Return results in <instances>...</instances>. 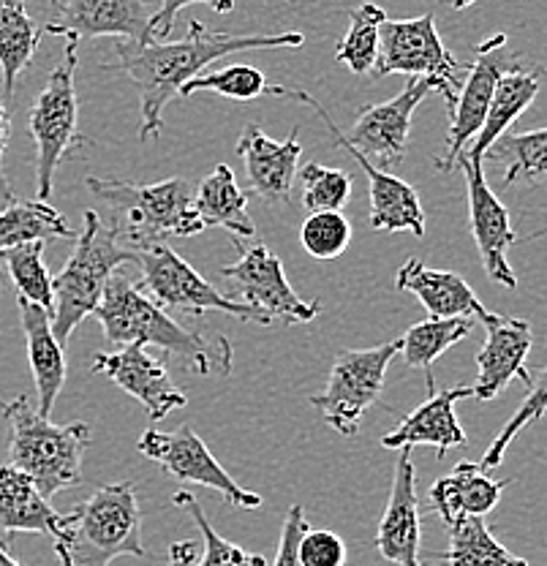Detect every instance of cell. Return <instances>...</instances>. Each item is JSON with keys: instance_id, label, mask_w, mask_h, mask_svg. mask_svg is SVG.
<instances>
[{"instance_id": "6da1fadb", "label": "cell", "mask_w": 547, "mask_h": 566, "mask_svg": "<svg viewBox=\"0 0 547 566\" xmlns=\"http://www.w3.org/2000/svg\"><path fill=\"white\" fill-rule=\"evenodd\" d=\"M303 33H213L199 20H188L186 39L172 44H156L150 41L117 39L115 55L120 66L139 87V104H143V126L139 139H158L164 126V109L180 96L182 85L199 74L210 63L245 50H278V46H303Z\"/></svg>"}, {"instance_id": "7a4b0ae2", "label": "cell", "mask_w": 547, "mask_h": 566, "mask_svg": "<svg viewBox=\"0 0 547 566\" xmlns=\"http://www.w3.org/2000/svg\"><path fill=\"white\" fill-rule=\"evenodd\" d=\"M93 316L104 327L109 344L115 346H158L161 352L175 354L197 374H232L234 354L232 344L221 335L208 338L186 329L175 322L156 300H150L139 286L123 275H112L104 289L102 303Z\"/></svg>"}, {"instance_id": "3957f363", "label": "cell", "mask_w": 547, "mask_h": 566, "mask_svg": "<svg viewBox=\"0 0 547 566\" xmlns=\"http://www.w3.org/2000/svg\"><path fill=\"white\" fill-rule=\"evenodd\" d=\"M52 547L61 566H109L120 556L143 558V515L132 482L98 488L63 515Z\"/></svg>"}, {"instance_id": "277c9868", "label": "cell", "mask_w": 547, "mask_h": 566, "mask_svg": "<svg viewBox=\"0 0 547 566\" xmlns=\"http://www.w3.org/2000/svg\"><path fill=\"white\" fill-rule=\"evenodd\" d=\"M6 422L11 428L9 463L25 471L44 499L76 488L82 482V460L91 447V424H55L33 409L31 398L0 400Z\"/></svg>"}, {"instance_id": "5b68a950", "label": "cell", "mask_w": 547, "mask_h": 566, "mask_svg": "<svg viewBox=\"0 0 547 566\" xmlns=\"http://www.w3.org/2000/svg\"><path fill=\"white\" fill-rule=\"evenodd\" d=\"M87 188L112 208L109 227L134 245L164 243L169 238H193L204 223L193 208V191L186 180L126 182L112 177H87Z\"/></svg>"}, {"instance_id": "8992f818", "label": "cell", "mask_w": 547, "mask_h": 566, "mask_svg": "<svg viewBox=\"0 0 547 566\" xmlns=\"http://www.w3.org/2000/svg\"><path fill=\"white\" fill-rule=\"evenodd\" d=\"M128 262H134V248H123L115 229L104 223L96 210H87L72 256L52 279V292H55L52 333L63 346L69 344L82 318L93 316L109 279Z\"/></svg>"}, {"instance_id": "52a82bcc", "label": "cell", "mask_w": 547, "mask_h": 566, "mask_svg": "<svg viewBox=\"0 0 547 566\" xmlns=\"http://www.w3.org/2000/svg\"><path fill=\"white\" fill-rule=\"evenodd\" d=\"M431 82L425 76H409V85L398 93L392 102L385 104H370L362 106L360 115H357L355 126H351L349 134L340 132L335 126V120L329 117V112L316 102L311 93L305 91H290V87H267V96L278 98H292V102L308 104L311 109H316V115L327 123L329 134L338 139H344L346 145L360 150L370 164H376L379 169H392L403 161L406 145H409L411 134V117H414V109L422 104V98L431 93Z\"/></svg>"}, {"instance_id": "ba28073f", "label": "cell", "mask_w": 547, "mask_h": 566, "mask_svg": "<svg viewBox=\"0 0 547 566\" xmlns=\"http://www.w3.org/2000/svg\"><path fill=\"white\" fill-rule=\"evenodd\" d=\"M76 46L80 41L66 39L63 61L46 76V85L41 87L28 115V128L36 142V199L50 197L57 167L72 156V150L87 145V137H82L76 126L80 120V102H76L74 87L76 63H80Z\"/></svg>"}, {"instance_id": "9c48e42d", "label": "cell", "mask_w": 547, "mask_h": 566, "mask_svg": "<svg viewBox=\"0 0 547 566\" xmlns=\"http://www.w3.org/2000/svg\"><path fill=\"white\" fill-rule=\"evenodd\" d=\"M466 71L469 66L457 63L441 41L433 14H422L417 20L387 17L381 22L379 57L370 69V80H381L387 74L425 76L433 91L441 93L444 102L452 106L466 80Z\"/></svg>"}, {"instance_id": "30bf717a", "label": "cell", "mask_w": 547, "mask_h": 566, "mask_svg": "<svg viewBox=\"0 0 547 566\" xmlns=\"http://www.w3.org/2000/svg\"><path fill=\"white\" fill-rule=\"evenodd\" d=\"M134 262L143 270L139 289L150 300H156L164 311H182V314L202 316L208 311H219L243 322L273 324L275 318L254 305L238 303V300L221 294L213 283H208L180 253L164 243L134 245Z\"/></svg>"}, {"instance_id": "8fae6325", "label": "cell", "mask_w": 547, "mask_h": 566, "mask_svg": "<svg viewBox=\"0 0 547 566\" xmlns=\"http://www.w3.org/2000/svg\"><path fill=\"white\" fill-rule=\"evenodd\" d=\"M401 352V338L376 349H349L335 357L327 387L311 395V406L340 436H355L360 420L385 389V376L392 357Z\"/></svg>"}, {"instance_id": "7c38bea8", "label": "cell", "mask_w": 547, "mask_h": 566, "mask_svg": "<svg viewBox=\"0 0 547 566\" xmlns=\"http://www.w3.org/2000/svg\"><path fill=\"white\" fill-rule=\"evenodd\" d=\"M137 450L147 460L161 465L172 480L210 488V491L221 493L229 504L240 506V510H259L262 506V495L240 488L238 480H232V474L215 460L213 452L204 447V441L199 439L197 430L188 422H182L172 433L147 428L139 436Z\"/></svg>"}, {"instance_id": "4fadbf2b", "label": "cell", "mask_w": 547, "mask_h": 566, "mask_svg": "<svg viewBox=\"0 0 547 566\" xmlns=\"http://www.w3.org/2000/svg\"><path fill=\"white\" fill-rule=\"evenodd\" d=\"M234 248L240 251V259L229 268L221 270V275L234 286L240 294V303L254 305L273 316L275 322L286 324H308L319 316V300H303L286 281L284 264L270 251L267 245L256 243L243 248V240L232 238Z\"/></svg>"}, {"instance_id": "5bb4252c", "label": "cell", "mask_w": 547, "mask_h": 566, "mask_svg": "<svg viewBox=\"0 0 547 566\" xmlns=\"http://www.w3.org/2000/svg\"><path fill=\"white\" fill-rule=\"evenodd\" d=\"M517 63H520V57L509 50L507 35L504 33L493 35V39L482 41L476 46V61L469 66L455 104L450 106V137H446L444 156L436 158L439 172L455 169L457 158L463 156V147L480 134L482 123H485L487 106H491L498 76L512 66H517Z\"/></svg>"}, {"instance_id": "9a60e30c", "label": "cell", "mask_w": 547, "mask_h": 566, "mask_svg": "<svg viewBox=\"0 0 547 566\" xmlns=\"http://www.w3.org/2000/svg\"><path fill=\"white\" fill-rule=\"evenodd\" d=\"M455 167H461L463 175H466L469 218H472V234L476 248H480L482 268L491 275V281L502 283V286L507 289H515L517 279L507 262L509 245L515 243L509 212L502 205V199L493 193V188L487 186L485 172H482V161L461 156Z\"/></svg>"}, {"instance_id": "2e32d148", "label": "cell", "mask_w": 547, "mask_h": 566, "mask_svg": "<svg viewBox=\"0 0 547 566\" xmlns=\"http://www.w3.org/2000/svg\"><path fill=\"white\" fill-rule=\"evenodd\" d=\"M46 33L91 41L98 35L150 41V14L145 0H50Z\"/></svg>"}, {"instance_id": "e0dca14e", "label": "cell", "mask_w": 547, "mask_h": 566, "mask_svg": "<svg viewBox=\"0 0 547 566\" xmlns=\"http://www.w3.org/2000/svg\"><path fill=\"white\" fill-rule=\"evenodd\" d=\"M93 374L107 376L123 392L137 398L152 422H161L164 417L188 403L186 392L175 385L167 368L158 359H152L139 344L123 346L120 352L96 354Z\"/></svg>"}, {"instance_id": "ac0fdd59", "label": "cell", "mask_w": 547, "mask_h": 566, "mask_svg": "<svg viewBox=\"0 0 547 566\" xmlns=\"http://www.w3.org/2000/svg\"><path fill=\"white\" fill-rule=\"evenodd\" d=\"M485 327V344L476 352V400H493L512 379L532 385V374L526 370V357L532 352L534 333L526 318H512L491 314L480 318Z\"/></svg>"}, {"instance_id": "d6986e66", "label": "cell", "mask_w": 547, "mask_h": 566, "mask_svg": "<svg viewBox=\"0 0 547 566\" xmlns=\"http://www.w3.org/2000/svg\"><path fill=\"white\" fill-rule=\"evenodd\" d=\"M420 501H417V471L411 447H401L392 493L376 531V551L392 566H428L420 558Z\"/></svg>"}, {"instance_id": "ffe728a7", "label": "cell", "mask_w": 547, "mask_h": 566, "mask_svg": "<svg viewBox=\"0 0 547 566\" xmlns=\"http://www.w3.org/2000/svg\"><path fill=\"white\" fill-rule=\"evenodd\" d=\"M428 389L431 398L417 406L392 433L381 439L385 450H401V447H436V458H444L452 447H466V430L461 428L455 415V403L463 398H474V387H452L444 392L433 389V376L428 370Z\"/></svg>"}, {"instance_id": "44dd1931", "label": "cell", "mask_w": 547, "mask_h": 566, "mask_svg": "<svg viewBox=\"0 0 547 566\" xmlns=\"http://www.w3.org/2000/svg\"><path fill=\"white\" fill-rule=\"evenodd\" d=\"M238 153L243 156L249 186L256 197H262L267 205L290 202L299 153H303L297 128H292L290 139L275 142L256 123H245L238 142Z\"/></svg>"}, {"instance_id": "7402d4cb", "label": "cell", "mask_w": 547, "mask_h": 566, "mask_svg": "<svg viewBox=\"0 0 547 566\" xmlns=\"http://www.w3.org/2000/svg\"><path fill=\"white\" fill-rule=\"evenodd\" d=\"M22 333H25L28 363L39 392V415L50 417L57 395L66 385V346L52 333V316L25 297H17Z\"/></svg>"}, {"instance_id": "603a6c76", "label": "cell", "mask_w": 547, "mask_h": 566, "mask_svg": "<svg viewBox=\"0 0 547 566\" xmlns=\"http://www.w3.org/2000/svg\"><path fill=\"white\" fill-rule=\"evenodd\" d=\"M344 150L351 153L357 164L365 169L370 182V227L376 232H411L414 238H425V212H422L420 193L414 186L403 182L401 177L387 175L376 164H370L360 150L335 137Z\"/></svg>"}, {"instance_id": "cb8c5ba5", "label": "cell", "mask_w": 547, "mask_h": 566, "mask_svg": "<svg viewBox=\"0 0 547 566\" xmlns=\"http://www.w3.org/2000/svg\"><path fill=\"white\" fill-rule=\"evenodd\" d=\"M396 289L411 292L428 311V316L450 318V316H466L482 318L487 314L485 305L472 292L466 281L450 270H433L422 264L420 259H409L396 275Z\"/></svg>"}, {"instance_id": "d4e9b609", "label": "cell", "mask_w": 547, "mask_h": 566, "mask_svg": "<svg viewBox=\"0 0 547 566\" xmlns=\"http://www.w3.org/2000/svg\"><path fill=\"white\" fill-rule=\"evenodd\" d=\"M63 526L61 512L52 510L31 476L17 465H0V534L9 542L17 534L55 536Z\"/></svg>"}, {"instance_id": "484cf974", "label": "cell", "mask_w": 547, "mask_h": 566, "mask_svg": "<svg viewBox=\"0 0 547 566\" xmlns=\"http://www.w3.org/2000/svg\"><path fill=\"white\" fill-rule=\"evenodd\" d=\"M507 482H498L487 476L480 463H457L455 469L431 488V512L444 521V526L461 521V517L476 515L485 517L487 512L496 510L502 501Z\"/></svg>"}, {"instance_id": "4316f807", "label": "cell", "mask_w": 547, "mask_h": 566, "mask_svg": "<svg viewBox=\"0 0 547 566\" xmlns=\"http://www.w3.org/2000/svg\"><path fill=\"white\" fill-rule=\"evenodd\" d=\"M539 85H543V69L539 66L517 63V66L504 71L496 82V91H493L485 123H482L480 134L474 137L472 150L466 156L474 158V161H485V153L491 150L493 142L502 137V134H507L512 123L534 104Z\"/></svg>"}, {"instance_id": "83f0119b", "label": "cell", "mask_w": 547, "mask_h": 566, "mask_svg": "<svg viewBox=\"0 0 547 566\" xmlns=\"http://www.w3.org/2000/svg\"><path fill=\"white\" fill-rule=\"evenodd\" d=\"M193 208L204 227L227 229L232 238H254L256 227L249 216V197L240 191L234 172L227 164H219L193 193Z\"/></svg>"}, {"instance_id": "f1b7e54d", "label": "cell", "mask_w": 547, "mask_h": 566, "mask_svg": "<svg viewBox=\"0 0 547 566\" xmlns=\"http://www.w3.org/2000/svg\"><path fill=\"white\" fill-rule=\"evenodd\" d=\"M41 28L28 14L25 0H0V76L6 98H14L17 80L31 66Z\"/></svg>"}, {"instance_id": "f546056e", "label": "cell", "mask_w": 547, "mask_h": 566, "mask_svg": "<svg viewBox=\"0 0 547 566\" xmlns=\"http://www.w3.org/2000/svg\"><path fill=\"white\" fill-rule=\"evenodd\" d=\"M450 547L441 553L446 566H528L526 558L509 553L487 528L485 517H461L450 523Z\"/></svg>"}, {"instance_id": "4dcf8cb0", "label": "cell", "mask_w": 547, "mask_h": 566, "mask_svg": "<svg viewBox=\"0 0 547 566\" xmlns=\"http://www.w3.org/2000/svg\"><path fill=\"white\" fill-rule=\"evenodd\" d=\"M74 238L72 227L46 199H31V202H6L0 210V251L33 240H61Z\"/></svg>"}, {"instance_id": "1f68e13d", "label": "cell", "mask_w": 547, "mask_h": 566, "mask_svg": "<svg viewBox=\"0 0 547 566\" xmlns=\"http://www.w3.org/2000/svg\"><path fill=\"white\" fill-rule=\"evenodd\" d=\"M469 333H472V318L428 316L425 322L414 324L401 338V354L406 365L417 370H428L441 354L461 344Z\"/></svg>"}, {"instance_id": "d6a6232c", "label": "cell", "mask_w": 547, "mask_h": 566, "mask_svg": "<svg viewBox=\"0 0 547 566\" xmlns=\"http://www.w3.org/2000/svg\"><path fill=\"white\" fill-rule=\"evenodd\" d=\"M387 11L376 3H362L349 9V31L338 41L335 61L351 74H370L379 57V31Z\"/></svg>"}, {"instance_id": "836d02e7", "label": "cell", "mask_w": 547, "mask_h": 566, "mask_svg": "<svg viewBox=\"0 0 547 566\" xmlns=\"http://www.w3.org/2000/svg\"><path fill=\"white\" fill-rule=\"evenodd\" d=\"M11 281H14L17 297H25L41 305L52 316L55 308V292H52V275L44 264V240L20 243L0 251Z\"/></svg>"}, {"instance_id": "e575fe53", "label": "cell", "mask_w": 547, "mask_h": 566, "mask_svg": "<svg viewBox=\"0 0 547 566\" xmlns=\"http://www.w3.org/2000/svg\"><path fill=\"white\" fill-rule=\"evenodd\" d=\"M485 158L509 161L504 182H537L547 177V128L526 134H502L485 153Z\"/></svg>"}, {"instance_id": "d590c367", "label": "cell", "mask_w": 547, "mask_h": 566, "mask_svg": "<svg viewBox=\"0 0 547 566\" xmlns=\"http://www.w3.org/2000/svg\"><path fill=\"white\" fill-rule=\"evenodd\" d=\"M172 504L180 506V510H186L188 515L193 517V523H197L199 531H202L204 551L199 553L197 566H267L264 556L243 551V547L234 545V542L223 539L219 531L210 526L208 515H204L202 504H199V499L193 493H186V491L175 493Z\"/></svg>"}, {"instance_id": "8d00e7d4", "label": "cell", "mask_w": 547, "mask_h": 566, "mask_svg": "<svg viewBox=\"0 0 547 566\" xmlns=\"http://www.w3.org/2000/svg\"><path fill=\"white\" fill-rule=\"evenodd\" d=\"M267 80L264 74L254 66H245V63H232V66L213 71V74L193 76L182 85L180 96L188 98L199 91L219 93L223 98H232V102H254L259 96H267Z\"/></svg>"}, {"instance_id": "74e56055", "label": "cell", "mask_w": 547, "mask_h": 566, "mask_svg": "<svg viewBox=\"0 0 547 566\" xmlns=\"http://www.w3.org/2000/svg\"><path fill=\"white\" fill-rule=\"evenodd\" d=\"M299 243L305 253L319 262H333L351 243V223L340 210L311 212L299 227Z\"/></svg>"}, {"instance_id": "f35d334b", "label": "cell", "mask_w": 547, "mask_h": 566, "mask_svg": "<svg viewBox=\"0 0 547 566\" xmlns=\"http://www.w3.org/2000/svg\"><path fill=\"white\" fill-rule=\"evenodd\" d=\"M545 415H547V368L539 370L537 376H532V385H528L526 400L517 406V411L512 415V420L504 424L502 430H498V436L493 439V444L485 450V455H482V460H480L482 469L491 471V469H496V465H502L504 452H507V447L515 441V436H520V430L528 428L532 422L543 420Z\"/></svg>"}, {"instance_id": "ab89813d", "label": "cell", "mask_w": 547, "mask_h": 566, "mask_svg": "<svg viewBox=\"0 0 547 566\" xmlns=\"http://www.w3.org/2000/svg\"><path fill=\"white\" fill-rule=\"evenodd\" d=\"M297 175L303 182V205L308 212L344 210L351 199V175L344 169L322 167V164L311 161Z\"/></svg>"}, {"instance_id": "60d3db41", "label": "cell", "mask_w": 547, "mask_h": 566, "mask_svg": "<svg viewBox=\"0 0 547 566\" xmlns=\"http://www.w3.org/2000/svg\"><path fill=\"white\" fill-rule=\"evenodd\" d=\"M299 566H346V545L333 531L308 528L297 542Z\"/></svg>"}, {"instance_id": "b9f144b4", "label": "cell", "mask_w": 547, "mask_h": 566, "mask_svg": "<svg viewBox=\"0 0 547 566\" xmlns=\"http://www.w3.org/2000/svg\"><path fill=\"white\" fill-rule=\"evenodd\" d=\"M193 3L210 6L215 14H229L234 11V0H161V9L156 14H150V39H167L175 28V17L180 9Z\"/></svg>"}, {"instance_id": "7bdbcfd3", "label": "cell", "mask_w": 547, "mask_h": 566, "mask_svg": "<svg viewBox=\"0 0 547 566\" xmlns=\"http://www.w3.org/2000/svg\"><path fill=\"white\" fill-rule=\"evenodd\" d=\"M308 528L311 526H308V521H305L303 504H292L290 512H286V517H284V531H281L278 553H275L273 566H299L297 542Z\"/></svg>"}, {"instance_id": "ee69618b", "label": "cell", "mask_w": 547, "mask_h": 566, "mask_svg": "<svg viewBox=\"0 0 547 566\" xmlns=\"http://www.w3.org/2000/svg\"><path fill=\"white\" fill-rule=\"evenodd\" d=\"M9 137H11L9 109H6V104L0 102V199H3V202H11V199H14V193H11L9 182H6L3 177V153L6 147H9Z\"/></svg>"}, {"instance_id": "f6af8a7d", "label": "cell", "mask_w": 547, "mask_h": 566, "mask_svg": "<svg viewBox=\"0 0 547 566\" xmlns=\"http://www.w3.org/2000/svg\"><path fill=\"white\" fill-rule=\"evenodd\" d=\"M199 545L191 539H180L175 545H169V558L167 566H197L199 562Z\"/></svg>"}, {"instance_id": "bcb514c9", "label": "cell", "mask_w": 547, "mask_h": 566, "mask_svg": "<svg viewBox=\"0 0 547 566\" xmlns=\"http://www.w3.org/2000/svg\"><path fill=\"white\" fill-rule=\"evenodd\" d=\"M0 566H22L17 558H11V553L6 551V542L0 539Z\"/></svg>"}, {"instance_id": "7dc6e473", "label": "cell", "mask_w": 547, "mask_h": 566, "mask_svg": "<svg viewBox=\"0 0 547 566\" xmlns=\"http://www.w3.org/2000/svg\"><path fill=\"white\" fill-rule=\"evenodd\" d=\"M450 3H452V9L461 11V9H469V6H472L474 0H450Z\"/></svg>"}]
</instances>
